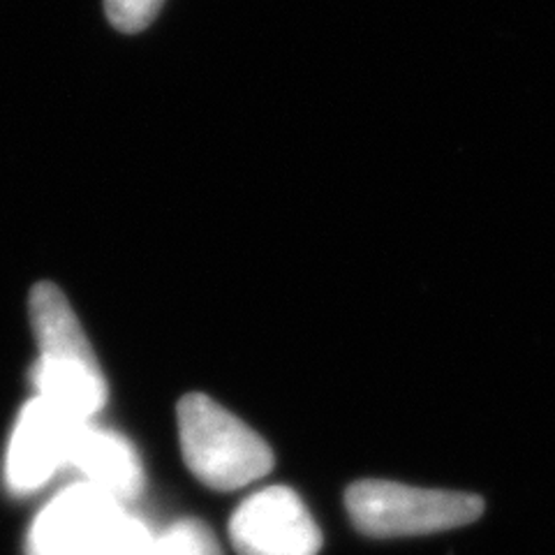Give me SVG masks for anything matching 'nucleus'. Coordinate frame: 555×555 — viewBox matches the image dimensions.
Listing matches in <instances>:
<instances>
[{"label": "nucleus", "instance_id": "1", "mask_svg": "<svg viewBox=\"0 0 555 555\" xmlns=\"http://www.w3.org/2000/svg\"><path fill=\"white\" fill-rule=\"evenodd\" d=\"M28 308L40 347L38 396L79 422H91L107 403V379L73 306L56 285L40 283Z\"/></svg>", "mask_w": 555, "mask_h": 555}, {"label": "nucleus", "instance_id": "2", "mask_svg": "<svg viewBox=\"0 0 555 555\" xmlns=\"http://www.w3.org/2000/svg\"><path fill=\"white\" fill-rule=\"evenodd\" d=\"M177 416L185 465L202 483L216 491H236L271 473L269 444L214 398L188 393Z\"/></svg>", "mask_w": 555, "mask_h": 555}, {"label": "nucleus", "instance_id": "3", "mask_svg": "<svg viewBox=\"0 0 555 555\" xmlns=\"http://www.w3.org/2000/svg\"><path fill=\"white\" fill-rule=\"evenodd\" d=\"M345 507L359 532L410 537L463 528L483 514V500L461 491L416 489L398 481L363 479L345 493Z\"/></svg>", "mask_w": 555, "mask_h": 555}, {"label": "nucleus", "instance_id": "4", "mask_svg": "<svg viewBox=\"0 0 555 555\" xmlns=\"http://www.w3.org/2000/svg\"><path fill=\"white\" fill-rule=\"evenodd\" d=\"M238 555H318L322 532L306 502L287 486H269L246 498L230 518Z\"/></svg>", "mask_w": 555, "mask_h": 555}, {"label": "nucleus", "instance_id": "5", "mask_svg": "<svg viewBox=\"0 0 555 555\" xmlns=\"http://www.w3.org/2000/svg\"><path fill=\"white\" fill-rule=\"evenodd\" d=\"M83 424L35 396L22 410L20 422L12 430L5 456L8 489L16 495L42 489L51 477L69 465L75 438Z\"/></svg>", "mask_w": 555, "mask_h": 555}, {"label": "nucleus", "instance_id": "6", "mask_svg": "<svg viewBox=\"0 0 555 555\" xmlns=\"http://www.w3.org/2000/svg\"><path fill=\"white\" fill-rule=\"evenodd\" d=\"M124 514V502L98 486L89 481L67 486L35 516L26 551L28 555H81Z\"/></svg>", "mask_w": 555, "mask_h": 555}, {"label": "nucleus", "instance_id": "7", "mask_svg": "<svg viewBox=\"0 0 555 555\" xmlns=\"http://www.w3.org/2000/svg\"><path fill=\"white\" fill-rule=\"evenodd\" d=\"M69 465L118 502L137 498L144 489V467L132 442L114 430H104L86 422L73 447Z\"/></svg>", "mask_w": 555, "mask_h": 555}, {"label": "nucleus", "instance_id": "8", "mask_svg": "<svg viewBox=\"0 0 555 555\" xmlns=\"http://www.w3.org/2000/svg\"><path fill=\"white\" fill-rule=\"evenodd\" d=\"M151 555H222L214 530L199 518H181L155 537Z\"/></svg>", "mask_w": 555, "mask_h": 555}, {"label": "nucleus", "instance_id": "9", "mask_svg": "<svg viewBox=\"0 0 555 555\" xmlns=\"http://www.w3.org/2000/svg\"><path fill=\"white\" fill-rule=\"evenodd\" d=\"M153 542L155 534L149 530L144 520L126 512L81 555H151Z\"/></svg>", "mask_w": 555, "mask_h": 555}, {"label": "nucleus", "instance_id": "10", "mask_svg": "<svg viewBox=\"0 0 555 555\" xmlns=\"http://www.w3.org/2000/svg\"><path fill=\"white\" fill-rule=\"evenodd\" d=\"M165 0H104V10L120 33H142L158 16Z\"/></svg>", "mask_w": 555, "mask_h": 555}]
</instances>
